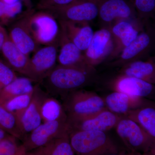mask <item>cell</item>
Segmentation results:
<instances>
[{
  "label": "cell",
  "instance_id": "obj_1",
  "mask_svg": "<svg viewBox=\"0 0 155 155\" xmlns=\"http://www.w3.org/2000/svg\"><path fill=\"white\" fill-rule=\"evenodd\" d=\"M95 68L66 66L58 64L41 83L49 94L63 99L70 93L83 88L95 79Z\"/></svg>",
  "mask_w": 155,
  "mask_h": 155
},
{
  "label": "cell",
  "instance_id": "obj_2",
  "mask_svg": "<svg viewBox=\"0 0 155 155\" xmlns=\"http://www.w3.org/2000/svg\"><path fill=\"white\" fill-rule=\"evenodd\" d=\"M69 136L75 154L125 155L127 150L120 146L105 131L71 130Z\"/></svg>",
  "mask_w": 155,
  "mask_h": 155
},
{
  "label": "cell",
  "instance_id": "obj_3",
  "mask_svg": "<svg viewBox=\"0 0 155 155\" xmlns=\"http://www.w3.org/2000/svg\"><path fill=\"white\" fill-rule=\"evenodd\" d=\"M117 134L132 155H155V138L134 121L123 117L116 126Z\"/></svg>",
  "mask_w": 155,
  "mask_h": 155
},
{
  "label": "cell",
  "instance_id": "obj_4",
  "mask_svg": "<svg viewBox=\"0 0 155 155\" xmlns=\"http://www.w3.org/2000/svg\"><path fill=\"white\" fill-rule=\"evenodd\" d=\"M62 100L67 116H85L107 108L103 98L82 88L70 93Z\"/></svg>",
  "mask_w": 155,
  "mask_h": 155
},
{
  "label": "cell",
  "instance_id": "obj_5",
  "mask_svg": "<svg viewBox=\"0 0 155 155\" xmlns=\"http://www.w3.org/2000/svg\"><path fill=\"white\" fill-rule=\"evenodd\" d=\"M104 0H75L67 5L48 10L58 21L89 22L98 16Z\"/></svg>",
  "mask_w": 155,
  "mask_h": 155
},
{
  "label": "cell",
  "instance_id": "obj_6",
  "mask_svg": "<svg viewBox=\"0 0 155 155\" xmlns=\"http://www.w3.org/2000/svg\"><path fill=\"white\" fill-rule=\"evenodd\" d=\"M122 117L107 108L85 116H67L68 131L100 130L105 132L116 127Z\"/></svg>",
  "mask_w": 155,
  "mask_h": 155
},
{
  "label": "cell",
  "instance_id": "obj_7",
  "mask_svg": "<svg viewBox=\"0 0 155 155\" xmlns=\"http://www.w3.org/2000/svg\"><path fill=\"white\" fill-rule=\"evenodd\" d=\"M29 23L34 37L40 45L59 41L61 32L59 22L48 11H33L29 16Z\"/></svg>",
  "mask_w": 155,
  "mask_h": 155
},
{
  "label": "cell",
  "instance_id": "obj_8",
  "mask_svg": "<svg viewBox=\"0 0 155 155\" xmlns=\"http://www.w3.org/2000/svg\"><path fill=\"white\" fill-rule=\"evenodd\" d=\"M68 134L67 121L45 122L27 134L22 140V145L27 153L44 145L53 139Z\"/></svg>",
  "mask_w": 155,
  "mask_h": 155
},
{
  "label": "cell",
  "instance_id": "obj_9",
  "mask_svg": "<svg viewBox=\"0 0 155 155\" xmlns=\"http://www.w3.org/2000/svg\"><path fill=\"white\" fill-rule=\"evenodd\" d=\"M59 41L40 47L30 58L29 78L34 82L41 83L56 66Z\"/></svg>",
  "mask_w": 155,
  "mask_h": 155
},
{
  "label": "cell",
  "instance_id": "obj_10",
  "mask_svg": "<svg viewBox=\"0 0 155 155\" xmlns=\"http://www.w3.org/2000/svg\"><path fill=\"white\" fill-rule=\"evenodd\" d=\"M114 42L109 26L94 33L88 48L84 53L86 63L95 67L107 60L113 51Z\"/></svg>",
  "mask_w": 155,
  "mask_h": 155
},
{
  "label": "cell",
  "instance_id": "obj_11",
  "mask_svg": "<svg viewBox=\"0 0 155 155\" xmlns=\"http://www.w3.org/2000/svg\"><path fill=\"white\" fill-rule=\"evenodd\" d=\"M33 9L11 23L8 33L10 39L22 52L29 56L40 47L30 29L29 18Z\"/></svg>",
  "mask_w": 155,
  "mask_h": 155
},
{
  "label": "cell",
  "instance_id": "obj_12",
  "mask_svg": "<svg viewBox=\"0 0 155 155\" xmlns=\"http://www.w3.org/2000/svg\"><path fill=\"white\" fill-rule=\"evenodd\" d=\"M153 42V36L148 31L140 32L135 39L125 48L116 58L108 63L111 67H120L146 55Z\"/></svg>",
  "mask_w": 155,
  "mask_h": 155
},
{
  "label": "cell",
  "instance_id": "obj_13",
  "mask_svg": "<svg viewBox=\"0 0 155 155\" xmlns=\"http://www.w3.org/2000/svg\"><path fill=\"white\" fill-rule=\"evenodd\" d=\"M48 95L42 90L39 84L34 86L33 95L30 104L18 122L19 128L24 138L41 124L42 120L41 109L42 103Z\"/></svg>",
  "mask_w": 155,
  "mask_h": 155
},
{
  "label": "cell",
  "instance_id": "obj_14",
  "mask_svg": "<svg viewBox=\"0 0 155 155\" xmlns=\"http://www.w3.org/2000/svg\"><path fill=\"white\" fill-rule=\"evenodd\" d=\"M134 9L126 0H104L100 7L98 16L101 22L109 26L134 16Z\"/></svg>",
  "mask_w": 155,
  "mask_h": 155
},
{
  "label": "cell",
  "instance_id": "obj_15",
  "mask_svg": "<svg viewBox=\"0 0 155 155\" xmlns=\"http://www.w3.org/2000/svg\"><path fill=\"white\" fill-rule=\"evenodd\" d=\"M136 25L128 19L118 21L109 26L114 39V48L107 61L115 59L135 39L141 31L140 27Z\"/></svg>",
  "mask_w": 155,
  "mask_h": 155
},
{
  "label": "cell",
  "instance_id": "obj_16",
  "mask_svg": "<svg viewBox=\"0 0 155 155\" xmlns=\"http://www.w3.org/2000/svg\"><path fill=\"white\" fill-rule=\"evenodd\" d=\"M110 87L114 91L143 98L150 97L155 91L154 84L144 80L119 75L111 83Z\"/></svg>",
  "mask_w": 155,
  "mask_h": 155
},
{
  "label": "cell",
  "instance_id": "obj_17",
  "mask_svg": "<svg viewBox=\"0 0 155 155\" xmlns=\"http://www.w3.org/2000/svg\"><path fill=\"white\" fill-rule=\"evenodd\" d=\"M59 46L60 50L57 61L60 65L84 68H95L86 63L83 52L68 38L61 28Z\"/></svg>",
  "mask_w": 155,
  "mask_h": 155
},
{
  "label": "cell",
  "instance_id": "obj_18",
  "mask_svg": "<svg viewBox=\"0 0 155 155\" xmlns=\"http://www.w3.org/2000/svg\"><path fill=\"white\" fill-rule=\"evenodd\" d=\"M103 99L109 110L122 116H125L131 110L148 106L146 100L143 98L117 91L109 94Z\"/></svg>",
  "mask_w": 155,
  "mask_h": 155
},
{
  "label": "cell",
  "instance_id": "obj_19",
  "mask_svg": "<svg viewBox=\"0 0 155 155\" xmlns=\"http://www.w3.org/2000/svg\"><path fill=\"white\" fill-rule=\"evenodd\" d=\"M58 21L60 28L68 38L84 53L88 48L94 33L89 22Z\"/></svg>",
  "mask_w": 155,
  "mask_h": 155
},
{
  "label": "cell",
  "instance_id": "obj_20",
  "mask_svg": "<svg viewBox=\"0 0 155 155\" xmlns=\"http://www.w3.org/2000/svg\"><path fill=\"white\" fill-rule=\"evenodd\" d=\"M2 52L4 61L15 72L29 77L30 58L17 47L9 36L3 45Z\"/></svg>",
  "mask_w": 155,
  "mask_h": 155
},
{
  "label": "cell",
  "instance_id": "obj_21",
  "mask_svg": "<svg viewBox=\"0 0 155 155\" xmlns=\"http://www.w3.org/2000/svg\"><path fill=\"white\" fill-rule=\"evenodd\" d=\"M119 75L139 78L154 84L155 64L153 59L146 61L137 60L120 67Z\"/></svg>",
  "mask_w": 155,
  "mask_h": 155
},
{
  "label": "cell",
  "instance_id": "obj_22",
  "mask_svg": "<svg viewBox=\"0 0 155 155\" xmlns=\"http://www.w3.org/2000/svg\"><path fill=\"white\" fill-rule=\"evenodd\" d=\"M69 134L56 137L42 146L26 153V155H74Z\"/></svg>",
  "mask_w": 155,
  "mask_h": 155
},
{
  "label": "cell",
  "instance_id": "obj_23",
  "mask_svg": "<svg viewBox=\"0 0 155 155\" xmlns=\"http://www.w3.org/2000/svg\"><path fill=\"white\" fill-rule=\"evenodd\" d=\"M124 117L134 121L153 138H155V109L150 105L131 110Z\"/></svg>",
  "mask_w": 155,
  "mask_h": 155
},
{
  "label": "cell",
  "instance_id": "obj_24",
  "mask_svg": "<svg viewBox=\"0 0 155 155\" xmlns=\"http://www.w3.org/2000/svg\"><path fill=\"white\" fill-rule=\"evenodd\" d=\"M33 82L28 78L17 77L0 92V105L14 97L33 91Z\"/></svg>",
  "mask_w": 155,
  "mask_h": 155
},
{
  "label": "cell",
  "instance_id": "obj_25",
  "mask_svg": "<svg viewBox=\"0 0 155 155\" xmlns=\"http://www.w3.org/2000/svg\"><path fill=\"white\" fill-rule=\"evenodd\" d=\"M41 114L44 122L63 120L67 121V116L61 103L48 94L42 103Z\"/></svg>",
  "mask_w": 155,
  "mask_h": 155
},
{
  "label": "cell",
  "instance_id": "obj_26",
  "mask_svg": "<svg viewBox=\"0 0 155 155\" xmlns=\"http://www.w3.org/2000/svg\"><path fill=\"white\" fill-rule=\"evenodd\" d=\"M33 91L34 90L31 92L14 97L1 105L13 114L19 122V119L30 104Z\"/></svg>",
  "mask_w": 155,
  "mask_h": 155
},
{
  "label": "cell",
  "instance_id": "obj_27",
  "mask_svg": "<svg viewBox=\"0 0 155 155\" xmlns=\"http://www.w3.org/2000/svg\"><path fill=\"white\" fill-rule=\"evenodd\" d=\"M0 128L17 139L22 140L24 138L17 118L1 105Z\"/></svg>",
  "mask_w": 155,
  "mask_h": 155
},
{
  "label": "cell",
  "instance_id": "obj_28",
  "mask_svg": "<svg viewBox=\"0 0 155 155\" xmlns=\"http://www.w3.org/2000/svg\"><path fill=\"white\" fill-rule=\"evenodd\" d=\"M22 11L21 5L18 2L9 4L0 0V24H11L20 17Z\"/></svg>",
  "mask_w": 155,
  "mask_h": 155
},
{
  "label": "cell",
  "instance_id": "obj_29",
  "mask_svg": "<svg viewBox=\"0 0 155 155\" xmlns=\"http://www.w3.org/2000/svg\"><path fill=\"white\" fill-rule=\"evenodd\" d=\"M139 17L147 19L153 14L155 9V0H130Z\"/></svg>",
  "mask_w": 155,
  "mask_h": 155
},
{
  "label": "cell",
  "instance_id": "obj_30",
  "mask_svg": "<svg viewBox=\"0 0 155 155\" xmlns=\"http://www.w3.org/2000/svg\"><path fill=\"white\" fill-rule=\"evenodd\" d=\"M17 77L15 71L5 61L0 59V92Z\"/></svg>",
  "mask_w": 155,
  "mask_h": 155
},
{
  "label": "cell",
  "instance_id": "obj_31",
  "mask_svg": "<svg viewBox=\"0 0 155 155\" xmlns=\"http://www.w3.org/2000/svg\"><path fill=\"white\" fill-rule=\"evenodd\" d=\"M75 0H38L37 5L39 10H48L67 5Z\"/></svg>",
  "mask_w": 155,
  "mask_h": 155
},
{
  "label": "cell",
  "instance_id": "obj_32",
  "mask_svg": "<svg viewBox=\"0 0 155 155\" xmlns=\"http://www.w3.org/2000/svg\"><path fill=\"white\" fill-rule=\"evenodd\" d=\"M8 37V34L7 31L3 27L2 25L0 24V52L3 45Z\"/></svg>",
  "mask_w": 155,
  "mask_h": 155
},
{
  "label": "cell",
  "instance_id": "obj_33",
  "mask_svg": "<svg viewBox=\"0 0 155 155\" xmlns=\"http://www.w3.org/2000/svg\"><path fill=\"white\" fill-rule=\"evenodd\" d=\"M13 136L7 133L5 130L0 128V142L5 139L8 138Z\"/></svg>",
  "mask_w": 155,
  "mask_h": 155
}]
</instances>
